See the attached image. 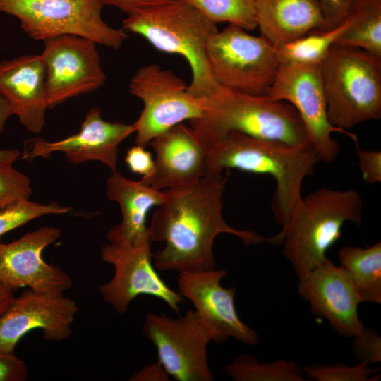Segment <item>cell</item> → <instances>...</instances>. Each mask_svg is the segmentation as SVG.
Instances as JSON below:
<instances>
[{
  "instance_id": "cell-25",
  "label": "cell",
  "mask_w": 381,
  "mask_h": 381,
  "mask_svg": "<svg viewBox=\"0 0 381 381\" xmlns=\"http://www.w3.org/2000/svg\"><path fill=\"white\" fill-rule=\"evenodd\" d=\"M347 25L346 18L334 28L310 32L277 48L279 64L320 65Z\"/></svg>"
},
{
  "instance_id": "cell-27",
  "label": "cell",
  "mask_w": 381,
  "mask_h": 381,
  "mask_svg": "<svg viewBox=\"0 0 381 381\" xmlns=\"http://www.w3.org/2000/svg\"><path fill=\"white\" fill-rule=\"evenodd\" d=\"M214 23L227 22L245 30L257 28L255 0H186Z\"/></svg>"
},
{
  "instance_id": "cell-26",
  "label": "cell",
  "mask_w": 381,
  "mask_h": 381,
  "mask_svg": "<svg viewBox=\"0 0 381 381\" xmlns=\"http://www.w3.org/2000/svg\"><path fill=\"white\" fill-rule=\"evenodd\" d=\"M225 373L235 381H304L301 367L293 361L277 359L260 362L244 353L224 367Z\"/></svg>"
},
{
  "instance_id": "cell-23",
  "label": "cell",
  "mask_w": 381,
  "mask_h": 381,
  "mask_svg": "<svg viewBox=\"0 0 381 381\" xmlns=\"http://www.w3.org/2000/svg\"><path fill=\"white\" fill-rule=\"evenodd\" d=\"M340 266L350 276L361 303H381V242L363 248L343 246Z\"/></svg>"
},
{
  "instance_id": "cell-37",
  "label": "cell",
  "mask_w": 381,
  "mask_h": 381,
  "mask_svg": "<svg viewBox=\"0 0 381 381\" xmlns=\"http://www.w3.org/2000/svg\"><path fill=\"white\" fill-rule=\"evenodd\" d=\"M168 1L171 0H102L104 5L115 6L127 15L137 8Z\"/></svg>"
},
{
  "instance_id": "cell-32",
  "label": "cell",
  "mask_w": 381,
  "mask_h": 381,
  "mask_svg": "<svg viewBox=\"0 0 381 381\" xmlns=\"http://www.w3.org/2000/svg\"><path fill=\"white\" fill-rule=\"evenodd\" d=\"M359 167L365 183L381 181V152L358 149Z\"/></svg>"
},
{
  "instance_id": "cell-30",
  "label": "cell",
  "mask_w": 381,
  "mask_h": 381,
  "mask_svg": "<svg viewBox=\"0 0 381 381\" xmlns=\"http://www.w3.org/2000/svg\"><path fill=\"white\" fill-rule=\"evenodd\" d=\"M32 193L30 181L13 163L0 162V208L29 200Z\"/></svg>"
},
{
  "instance_id": "cell-21",
  "label": "cell",
  "mask_w": 381,
  "mask_h": 381,
  "mask_svg": "<svg viewBox=\"0 0 381 381\" xmlns=\"http://www.w3.org/2000/svg\"><path fill=\"white\" fill-rule=\"evenodd\" d=\"M107 194L109 200L119 204L122 216L121 222L108 232V240L133 246L150 238L146 226L147 213L152 207L165 202L168 192L128 179L116 171L107 180Z\"/></svg>"
},
{
  "instance_id": "cell-39",
  "label": "cell",
  "mask_w": 381,
  "mask_h": 381,
  "mask_svg": "<svg viewBox=\"0 0 381 381\" xmlns=\"http://www.w3.org/2000/svg\"><path fill=\"white\" fill-rule=\"evenodd\" d=\"M13 298V291L0 283V315L6 310Z\"/></svg>"
},
{
  "instance_id": "cell-15",
  "label": "cell",
  "mask_w": 381,
  "mask_h": 381,
  "mask_svg": "<svg viewBox=\"0 0 381 381\" xmlns=\"http://www.w3.org/2000/svg\"><path fill=\"white\" fill-rule=\"evenodd\" d=\"M78 311L76 303L64 295L24 291L0 315V351L13 353L22 337L35 329L42 330L49 341L67 339Z\"/></svg>"
},
{
  "instance_id": "cell-38",
  "label": "cell",
  "mask_w": 381,
  "mask_h": 381,
  "mask_svg": "<svg viewBox=\"0 0 381 381\" xmlns=\"http://www.w3.org/2000/svg\"><path fill=\"white\" fill-rule=\"evenodd\" d=\"M13 114V112L8 102L0 94V134L4 131L6 121Z\"/></svg>"
},
{
  "instance_id": "cell-34",
  "label": "cell",
  "mask_w": 381,
  "mask_h": 381,
  "mask_svg": "<svg viewBox=\"0 0 381 381\" xmlns=\"http://www.w3.org/2000/svg\"><path fill=\"white\" fill-rule=\"evenodd\" d=\"M25 362L14 355L0 351V381H24L27 379Z\"/></svg>"
},
{
  "instance_id": "cell-17",
  "label": "cell",
  "mask_w": 381,
  "mask_h": 381,
  "mask_svg": "<svg viewBox=\"0 0 381 381\" xmlns=\"http://www.w3.org/2000/svg\"><path fill=\"white\" fill-rule=\"evenodd\" d=\"M135 131L133 124L104 120L101 109L95 107L88 111L77 133L54 142L39 138L26 141L22 159L48 158L54 152H61L73 164L98 161L114 172L117 171L119 145Z\"/></svg>"
},
{
  "instance_id": "cell-4",
  "label": "cell",
  "mask_w": 381,
  "mask_h": 381,
  "mask_svg": "<svg viewBox=\"0 0 381 381\" xmlns=\"http://www.w3.org/2000/svg\"><path fill=\"white\" fill-rule=\"evenodd\" d=\"M190 126L207 146L231 131L306 149H314L296 110L267 95H253L220 85L205 98L203 116Z\"/></svg>"
},
{
  "instance_id": "cell-10",
  "label": "cell",
  "mask_w": 381,
  "mask_h": 381,
  "mask_svg": "<svg viewBox=\"0 0 381 381\" xmlns=\"http://www.w3.org/2000/svg\"><path fill=\"white\" fill-rule=\"evenodd\" d=\"M188 86L174 73L157 64L144 66L135 73L129 92L143 102V109L133 123L136 145L145 147L169 128L203 116L205 98L190 95Z\"/></svg>"
},
{
  "instance_id": "cell-40",
  "label": "cell",
  "mask_w": 381,
  "mask_h": 381,
  "mask_svg": "<svg viewBox=\"0 0 381 381\" xmlns=\"http://www.w3.org/2000/svg\"><path fill=\"white\" fill-rule=\"evenodd\" d=\"M20 155L18 150H0V162L13 163Z\"/></svg>"
},
{
  "instance_id": "cell-12",
  "label": "cell",
  "mask_w": 381,
  "mask_h": 381,
  "mask_svg": "<svg viewBox=\"0 0 381 381\" xmlns=\"http://www.w3.org/2000/svg\"><path fill=\"white\" fill-rule=\"evenodd\" d=\"M152 241L128 246L109 242L101 250L102 260L114 267L113 277L99 287L103 300L119 314L124 313L139 295H149L164 301L179 313L184 302L179 292L170 289L152 265Z\"/></svg>"
},
{
  "instance_id": "cell-24",
  "label": "cell",
  "mask_w": 381,
  "mask_h": 381,
  "mask_svg": "<svg viewBox=\"0 0 381 381\" xmlns=\"http://www.w3.org/2000/svg\"><path fill=\"white\" fill-rule=\"evenodd\" d=\"M348 25L336 44L362 49L381 60V0H351Z\"/></svg>"
},
{
  "instance_id": "cell-36",
  "label": "cell",
  "mask_w": 381,
  "mask_h": 381,
  "mask_svg": "<svg viewBox=\"0 0 381 381\" xmlns=\"http://www.w3.org/2000/svg\"><path fill=\"white\" fill-rule=\"evenodd\" d=\"M131 381H169V375L157 361L143 367L129 379Z\"/></svg>"
},
{
  "instance_id": "cell-18",
  "label": "cell",
  "mask_w": 381,
  "mask_h": 381,
  "mask_svg": "<svg viewBox=\"0 0 381 381\" xmlns=\"http://www.w3.org/2000/svg\"><path fill=\"white\" fill-rule=\"evenodd\" d=\"M155 153L154 169L140 180L154 188L179 190L207 175L209 147L190 126L179 123L149 143Z\"/></svg>"
},
{
  "instance_id": "cell-20",
  "label": "cell",
  "mask_w": 381,
  "mask_h": 381,
  "mask_svg": "<svg viewBox=\"0 0 381 381\" xmlns=\"http://www.w3.org/2000/svg\"><path fill=\"white\" fill-rule=\"evenodd\" d=\"M0 94L27 130L42 131L47 102L46 70L42 55L0 61Z\"/></svg>"
},
{
  "instance_id": "cell-28",
  "label": "cell",
  "mask_w": 381,
  "mask_h": 381,
  "mask_svg": "<svg viewBox=\"0 0 381 381\" xmlns=\"http://www.w3.org/2000/svg\"><path fill=\"white\" fill-rule=\"evenodd\" d=\"M69 207L55 202L42 204L29 200L19 201L0 208V237L38 217L47 214H66Z\"/></svg>"
},
{
  "instance_id": "cell-7",
  "label": "cell",
  "mask_w": 381,
  "mask_h": 381,
  "mask_svg": "<svg viewBox=\"0 0 381 381\" xmlns=\"http://www.w3.org/2000/svg\"><path fill=\"white\" fill-rule=\"evenodd\" d=\"M104 6L102 0H0V12L17 18L35 40L73 35L118 49L128 35L103 20Z\"/></svg>"
},
{
  "instance_id": "cell-33",
  "label": "cell",
  "mask_w": 381,
  "mask_h": 381,
  "mask_svg": "<svg viewBox=\"0 0 381 381\" xmlns=\"http://www.w3.org/2000/svg\"><path fill=\"white\" fill-rule=\"evenodd\" d=\"M351 0H318L324 19L323 30L334 28L346 18Z\"/></svg>"
},
{
  "instance_id": "cell-8",
  "label": "cell",
  "mask_w": 381,
  "mask_h": 381,
  "mask_svg": "<svg viewBox=\"0 0 381 381\" xmlns=\"http://www.w3.org/2000/svg\"><path fill=\"white\" fill-rule=\"evenodd\" d=\"M207 54L220 85L253 95H267L279 66L277 49L266 38L231 24L210 37Z\"/></svg>"
},
{
  "instance_id": "cell-16",
  "label": "cell",
  "mask_w": 381,
  "mask_h": 381,
  "mask_svg": "<svg viewBox=\"0 0 381 381\" xmlns=\"http://www.w3.org/2000/svg\"><path fill=\"white\" fill-rule=\"evenodd\" d=\"M298 279V294L309 303L313 314L343 336L353 337L363 330L358 313L361 301L343 267L327 258Z\"/></svg>"
},
{
  "instance_id": "cell-14",
  "label": "cell",
  "mask_w": 381,
  "mask_h": 381,
  "mask_svg": "<svg viewBox=\"0 0 381 381\" xmlns=\"http://www.w3.org/2000/svg\"><path fill=\"white\" fill-rule=\"evenodd\" d=\"M61 231L43 226L28 231L18 240L0 243V283L13 291L22 287L42 294L59 296L72 286L71 277L42 257Z\"/></svg>"
},
{
  "instance_id": "cell-9",
  "label": "cell",
  "mask_w": 381,
  "mask_h": 381,
  "mask_svg": "<svg viewBox=\"0 0 381 381\" xmlns=\"http://www.w3.org/2000/svg\"><path fill=\"white\" fill-rule=\"evenodd\" d=\"M143 331L156 348L158 361L178 381H212L207 359L210 341L225 339L195 310L178 318L165 314L146 315Z\"/></svg>"
},
{
  "instance_id": "cell-2",
  "label": "cell",
  "mask_w": 381,
  "mask_h": 381,
  "mask_svg": "<svg viewBox=\"0 0 381 381\" xmlns=\"http://www.w3.org/2000/svg\"><path fill=\"white\" fill-rule=\"evenodd\" d=\"M318 162L314 149L231 131L210 145L207 176H220L225 169L272 176L276 188L271 210L282 231L289 224L302 198L303 180L313 174Z\"/></svg>"
},
{
  "instance_id": "cell-22",
  "label": "cell",
  "mask_w": 381,
  "mask_h": 381,
  "mask_svg": "<svg viewBox=\"0 0 381 381\" xmlns=\"http://www.w3.org/2000/svg\"><path fill=\"white\" fill-rule=\"evenodd\" d=\"M255 20L261 35L276 48L324 29L318 0H255Z\"/></svg>"
},
{
  "instance_id": "cell-13",
  "label": "cell",
  "mask_w": 381,
  "mask_h": 381,
  "mask_svg": "<svg viewBox=\"0 0 381 381\" xmlns=\"http://www.w3.org/2000/svg\"><path fill=\"white\" fill-rule=\"evenodd\" d=\"M41 55L50 109L71 97L97 90L105 83L96 43L90 39L73 35L52 37L44 40Z\"/></svg>"
},
{
  "instance_id": "cell-19",
  "label": "cell",
  "mask_w": 381,
  "mask_h": 381,
  "mask_svg": "<svg viewBox=\"0 0 381 381\" xmlns=\"http://www.w3.org/2000/svg\"><path fill=\"white\" fill-rule=\"evenodd\" d=\"M225 270L179 272V293L188 299L205 322L225 341L230 337L247 345L260 342L258 333L239 318L234 305L235 287L226 289L221 280Z\"/></svg>"
},
{
  "instance_id": "cell-29",
  "label": "cell",
  "mask_w": 381,
  "mask_h": 381,
  "mask_svg": "<svg viewBox=\"0 0 381 381\" xmlns=\"http://www.w3.org/2000/svg\"><path fill=\"white\" fill-rule=\"evenodd\" d=\"M301 369L306 376L317 381H377L380 378V374L371 377L379 369L370 368L366 362L353 366L341 363L315 364L303 366Z\"/></svg>"
},
{
  "instance_id": "cell-1",
  "label": "cell",
  "mask_w": 381,
  "mask_h": 381,
  "mask_svg": "<svg viewBox=\"0 0 381 381\" xmlns=\"http://www.w3.org/2000/svg\"><path fill=\"white\" fill-rule=\"evenodd\" d=\"M228 175L205 176L188 188L167 190L165 202L154 212L147 227L152 241L165 243L152 255L157 269L179 272L215 270L213 243L219 234H233L248 246L267 241L255 231L235 229L224 219L222 194Z\"/></svg>"
},
{
  "instance_id": "cell-31",
  "label": "cell",
  "mask_w": 381,
  "mask_h": 381,
  "mask_svg": "<svg viewBox=\"0 0 381 381\" xmlns=\"http://www.w3.org/2000/svg\"><path fill=\"white\" fill-rule=\"evenodd\" d=\"M353 338V351L360 362H381V338L375 330L364 327Z\"/></svg>"
},
{
  "instance_id": "cell-11",
  "label": "cell",
  "mask_w": 381,
  "mask_h": 381,
  "mask_svg": "<svg viewBox=\"0 0 381 381\" xmlns=\"http://www.w3.org/2000/svg\"><path fill=\"white\" fill-rule=\"evenodd\" d=\"M320 65L279 64L267 96L292 105L299 114L319 161L332 162L339 152L334 132L349 137L358 145L357 135L333 126L329 121Z\"/></svg>"
},
{
  "instance_id": "cell-6",
  "label": "cell",
  "mask_w": 381,
  "mask_h": 381,
  "mask_svg": "<svg viewBox=\"0 0 381 381\" xmlns=\"http://www.w3.org/2000/svg\"><path fill=\"white\" fill-rule=\"evenodd\" d=\"M329 123L346 130L381 117V60L334 44L320 65Z\"/></svg>"
},
{
  "instance_id": "cell-5",
  "label": "cell",
  "mask_w": 381,
  "mask_h": 381,
  "mask_svg": "<svg viewBox=\"0 0 381 381\" xmlns=\"http://www.w3.org/2000/svg\"><path fill=\"white\" fill-rule=\"evenodd\" d=\"M362 210L358 190L321 188L302 197L288 226L267 241L284 244L283 254L300 278L327 258L346 222L361 224Z\"/></svg>"
},
{
  "instance_id": "cell-35",
  "label": "cell",
  "mask_w": 381,
  "mask_h": 381,
  "mask_svg": "<svg viewBox=\"0 0 381 381\" xmlns=\"http://www.w3.org/2000/svg\"><path fill=\"white\" fill-rule=\"evenodd\" d=\"M125 161L132 172L143 176L150 174L154 169L151 153L140 145H135L127 151Z\"/></svg>"
},
{
  "instance_id": "cell-3",
  "label": "cell",
  "mask_w": 381,
  "mask_h": 381,
  "mask_svg": "<svg viewBox=\"0 0 381 381\" xmlns=\"http://www.w3.org/2000/svg\"><path fill=\"white\" fill-rule=\"evenodd\" d=\"M123 29L145 38L156 49L182 56L188 63L192 80L188 92L206 98L220 87L212 73L207 42L218 30L186 0H171L137 8L123 20Z\"/></svg>"
}]
</instances>
